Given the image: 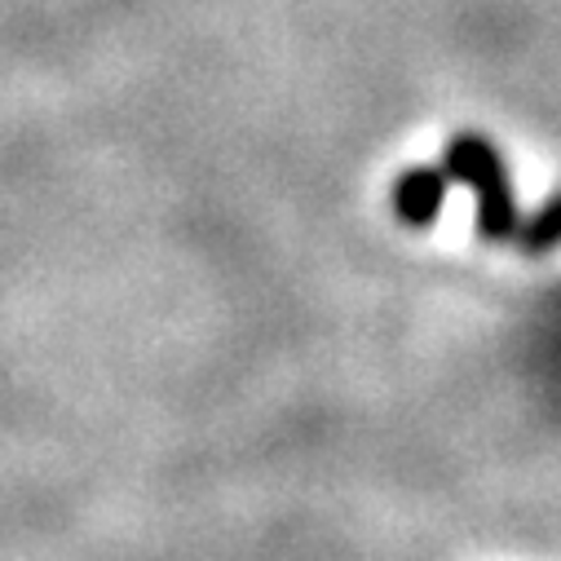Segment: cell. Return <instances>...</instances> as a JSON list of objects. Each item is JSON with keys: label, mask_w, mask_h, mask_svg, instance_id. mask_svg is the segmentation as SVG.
I'll use <instances>...</instances> for the list:
<instances>
[{"label": "cell", "mask_w": 561, "mask_h": 561, "mask_svg": "<svg viewBox=\"0 0 561 561\" xmlns=\"http://www.w3.org/2000/svg\"><path fill=\"white\" fill-rule=\"evenodd\" d=\"M443 173L473 191L478 199V239L482 243H513L517 234V199H513V178L500 156V147L482 133H456L443 151Z\"/></svg>", "instance_id": "1"}, {"label": "cell", "mask_w": 561, "mask_h": 561, "mask_svg": "<svg viewBox=\"0 0 561 561\" xmlns=\"http://www.w3.org/2000/svg\"><path fill=\"white\" fill-rule=\"evenodd\" d=\"M447 191H451V178L434 164H415L407 173L393 178L389 186V208L393 217L407 226V230H430L447 204Z\"/></svg>", "instance_id": "2"}, {"label": "cell", "mask_w": 561, "mask_h": 561, "mask_svg": "<svg viewBox=\"0 0 561 561\" xmlns=\"http://www.w3.org/2000/svg\"><path fill=\"white\" fill-rule=\"evenodd\" d=\"M513 243H517L526 256H548L552 248H561V191H552L530 217L517 221Z\"/></svg>", "instance_id": "3"}]
</instances>
